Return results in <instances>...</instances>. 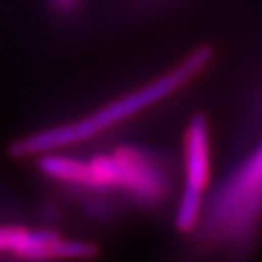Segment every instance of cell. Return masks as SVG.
<instances>
[{"mask_svg": "<svg viewBox=\"0 0 262 262\" xmlns=\"http://www.w3.org/2000/svg\"><path fill=\"white\" fill-rule=\"evenodd\" d=\"M82 184L94 187H126L133 194L154 199L164 191L159 172L151 169L138 154H116L114 157H97L85 164Z\"/></svg>", "mask_w": 262, "mask_h": 262, "instance_id": "277c9868", "label": "cell"}, {"mask_svg": "<svg viewBox=\"0 0 262 262\" xmlns=\"http://www.w3.org/2000/svg\"><path fill=\"white\" fill-rule=\"evenodd\" d=\"M209 179V136L203 114L192 118L186 131V186L182 192L176 225L182 232L196 228L203 211L204 189Z\"/></svg>", "mask_w": 262, "mask_h": 262, "instance_id": "3957f363", "label": "cell"}, {"mask_svg": "<svg viewBox=\"0 0 262 262\" xmlns=\"http://www.w3.org/2000/svg\"><path fill=\"white\" fill-rule=\"evenodd\" d=\"M29 230L20 227H0V254H12L20 257Z\"/></svg>", "mask_w": 262, "mask_h": 262, "instance_id": "5b68a950", "label": "cell"}, {"mask_svg": "<svg viewBox=\"0 0 262 262\" xmlns=\"http://www.w3.org/2000/svg\"><path fill=\"white\" fill-rule=\"evenodd\" d=\"M53 2L56 4V7L60 10H70L73 9V5L77 4V0H53Z\"/></svg>", "mask_w": 262, "mask_h": 262, "instance_id": "8992f818", "label": "cell"}, {"mask_svg": "<svg viewBox=\"0 0 262 262\" xmlns=\"http://www.w3.org/2000/svg\"><path fill=\"white\" fill-rule=\"evenodd\" d=\"M262 209V148L225 182L209 209V227L225 238L249 232ZM218 235V237H220Z\"/></svg>", "mask_w": 262, "mask_h": 262, "instance_id": "7a4b0ae2", "label": "cell"}, {"mask_svg": "<svg viewBox=\"0 0 262 262\" xmlns=\"http://www.w3.org/2000/svg\"><path fill=\"white\" fill-rule=\"evenodd\" d=\"M209 60H211V50L199 48L167 75H162L157 80L146 83L145 87L138 89V91L119 97L118 101L109 102L107 106L101 107L91 116L78 119L75 123L43 129L38 131V133L24 136L20 140H15L10 145V155L15 157V159L39 157L50 154V151H56L87 141L92 136L113 128L114 124L135 116L140 111L154 106V104L160 102L162 99L179 91L209 63Z\"/></svg>", "mask_w": 262, "mask_h": 262, "instance_id": "6da1fadb", "label": "cell"}]
</instances>
